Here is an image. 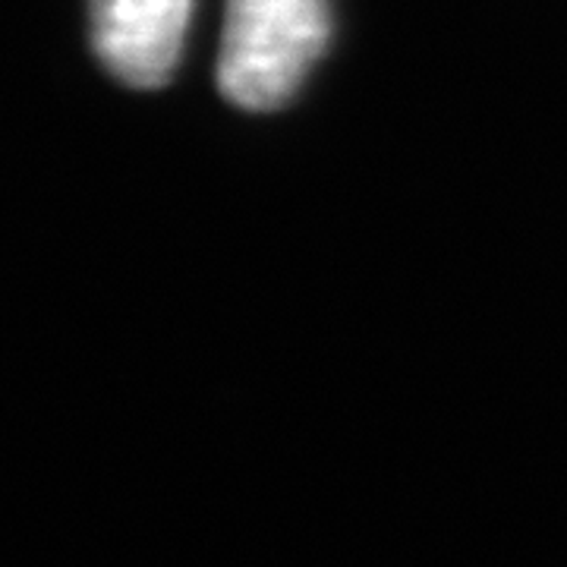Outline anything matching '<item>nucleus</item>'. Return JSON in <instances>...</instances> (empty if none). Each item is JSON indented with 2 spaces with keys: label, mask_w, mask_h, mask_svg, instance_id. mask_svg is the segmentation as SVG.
Segmentation results:
<instances>
[{
  "label": "nucleus",
  "mask_w": 567,
  "mask_h": 567,
  "mask_svg": "<svg viewBox=\"0 0 567 567\" xmlns=\"http://www.w3.org/2000/svg\"><path fill=\"white\" fill-rule=\"evenodd\" d=\"M193 0H89L102 66L133 89H158L181 63Z\"/></svg>",
  "instance_id": "obj_2"
},
{
  "label": "nucleus",
  "mask_w": 567,
  "mask_h": 567,
  "mask_svg": "<svg viewBox=\"0 0 567 567\" xmlns=\"http://www.w3.org/2000/svg\"><path fill=\"white\" fill-rule=\"evenodd\" d=\"M331 39V0H227L218 89L244 111H275L303 85Z\"/></svg>",
  "instance_id": "obj_1"
}]
</instances>
